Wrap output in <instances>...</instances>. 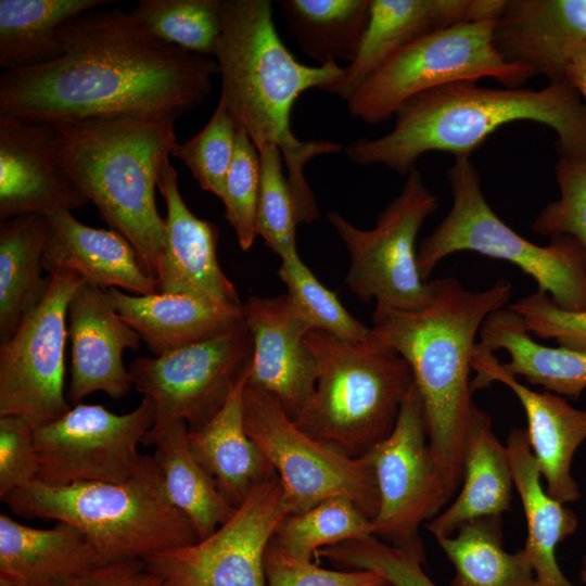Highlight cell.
Returning <instances> with one entry per match:
<instances>
[{
  "mask_svg": "<svg viewBox=\"0 0 586 586\" xmlns=\"http://www.w3.org/2000/svg\"><path fill=\"white\" fill-rule=\"evenodd\" d=\"M512 283L481 291L455 278L432 281L429 303L416 310L374 309L371 333L409 365L420 394L429 444L451 496L462 481V448L473 402L472 358L480 329L506 307Z\"/></svg>",
  "mask_w": 586,
  "mask_h": 586,
  "instance_id": "cell-3",
  "label": "cell"
},
{
  "mask_svg": "<svg viewBox=\"0 0 586 586\" xmlns=\"http://www.w3.org/2000/svg\"><path fill=\"white\" fill-rule=\"evenodd\" d=\"M316 556L337 566L377 572L390 586H437L417 558L373 535L321 548Z\"/></svg>",
  "mask_w": 586,
  "mask_h": 586,
  "instance_id": "cell-42",
  "label": "cell"
},
{
  "mask_svg": "<svg viewBox=\"0 0 586 586\" xmlns=\"http://www.w3.org/2000/svg\"><path fill=\"white\" fill-rule=\"evenodd\" d=\"M25 519L55 520L80 530L102 565L143 560L199 540L190 520L169 501L153 457L143 455L122 483L51 486L34 480L1 499Z\"/></svg>",
  "mask_w": 586,
  "mask_h": 586,
  "instance_id": "cell-6",
  "label": "cell"
},
{
  "mask_svg": "<svg viewBox=\"0 0 586 586\" xmlns=\"http://www.w3.org/2000/svg\"><path fill=\"white\" fill-rule=\"evenodd\" d=\"M157 188L166 204L164 247L155 276L157 292L242 306L233 283L217 259L218 228L189 209L169 158L163 164Z\"/></svg>",
  "mask_w": 586,
  "mask_h": 586,
  "instance_id": "cell-21",
  "label": "cell"
},
{
  "mask_svg": "<svg viewBox=\"0 0 586 586\" xmlns=\"http://www.w3.org/2000/svg\"><path fill=\"white\" fill-rule=\"evenodd\" d=\"M214 56L221 78L220 99L237 128L247 133L256 149L264 144L279 148L298 220L313 222L319 211L304 176L305 165L344 149L331 141L298 140L291 130V113L296 99L308 89L333 93L344 68L337 63L307 66L296 61L277 33L269 0H221Z\"/></svg>",
  "mask_w": 586,
  "mask_h": 586,
  "instance_id": "cell-2",
  "label": "cell"
},
{
  "mask_svg": "<svg viewBox=\"0 0 586 586\" xmlns=\"http://www.w3.org/2000/svg\"><path fill=\"white\" fill-rule=\"evenodd\" d=\"M237 131L232 116L219 98L207 124L171 152L188 166L201 189L219 199L234 156Z\"/></svg>",
  "mask_w": 586,
  "mask_h": 586,
  "instance_id": "cell-40",
  "label": "cell"
},
{
  "mask_svg": "<svg viewBox=\"0 0 586 586\" xmlns=\"http://www.w3.org/2000/svg\"><path fill=\"white\" fill-rule=\"evenodd\" d=\"M46 219L49 234L43 268L48 275L68 269L104 290L115 288L136 295L158 293L156 279L118 232L89 227L68 211L55 212Z\"/></svg>",
  "mask_w": 586,
  "mask_h": 586,
  "instance_id": "cell-24",
  "label": "cell"
},
{
  "mask_svg": "<svg viewBox=\"0 0 586 586\" xmlns=\"http://www.w3.org/2000/svg\"><path fill=\"white\" fill-rule=\"evenodd\" d=\"M289 33L319 65L352 63L367 28L370 0H280Z\"/></svg>",
  "mask_w": 586,
  "mask_h": 586,
  "instance_id": "cell-34",
  "label": "cell"
},
{
  "mask_svg": "<svg viewBox=\"0 0 586 586\" xmlns=\"http://www.w3.org/2000/svg\"><path fill=\"white\" fill-rule=\"evenodd\" d=\"M102 565L74 525L36 528L0 514V582L10 586H69Z\"/></svg>",
  "mask_w": 586,
  "mask_h": 586,
  "instance_id": "cell-25",
  "label": "cell"
},
{
  "mask_svg": "<svg viewBox=\"0 0 586 586\" xmlns=\"http://www.w3.org/2000/svg\"><path fill=\"white\" fill-rule=\"evenodd\" d=\"M72 344L71 406L94 392L124 398L132 386L123 361L125 349L140 347L139 334L117 314L106 290L84 282L68 306Z\"/></svg>",
  "mask_w": 586,
  "mask_h": 586,
  "instance_id": "cell-20",
  "label": "cell"
},
{
  "mask_svg": "<svg viewBox=\"0 0 586 586\" xmlns=\"http://www.w3.org/2000/svg\"><path fill=\"white\" fill-rule=\"evenodd\" d=\"M40 303L0 343V417L22 416L36 426L71 409L64 390L66 318L85 282L77 272L56 269Z\"/></svg>",
  "mask_w": 586,
  "mask_h": 586,
  "instance_id": "cell-14",
  "label": "cell"
},
{
  "mask_svg": "<svg viewBox=\"0 0 586 586\" xmlns=\"http://www.w3.org/2000/svg\"><path fill=\"white\" fill-rule=\"evenodd\" d=\"M378 491L379 509L372 535L425 563L419 528L450 500L432 454L420 394L410 386L392 433L366 455Z\"/></svg>",
  "mask_w": 586,
  "mask_h": 586,
  "instance_id": "cell-12",
  "label": "cell"
},
{
  "mask_svg": "<svg viewBox=\"0 0 586 586\" xmlns=\"http://www.w3.org/2000/svg\"><path fill=\"white\" fill-rule=\"evenodd\" d=\"M494 42L506 61L533 76L566 80L572 56L586 42V0H504Z\"/></svg>",
  "mask_w": 586,
  "mask_h": 586,
  "instance_id": "cell-23",
  "label": "cell"
},
{
  "mask_svg": "<svg viewBox=\"0 0 586 586\" xmlns=\"http://www.w3.org/2000/svg\"><path fill=\"white\" fill-rule=\"evenodd\" d=\"M117 314L155 357L228 333L244 324L242 306L186 294L136 295L106 289Z\"/></svg>",
  "mask_w": 586,
  "mask_h": 586,
  "instance_id": "cell-26",
  "label": "cell"
},
{
  "mask_svg": "<svg viewBox=\"0 0 586 586\" xmlns=\"http://www.w3.org/2000/svg\"><path fill=\"white\" fill-rule=\"evenodd\" d=\"M60 55L0 77V115L61 125L180 116L209 94L218 64L158 37L130 12L90 10L58 30Z\"/></svg>",
  "mask_w": 586,
  "mask_h": 586,
  "instance_id": "cell-1",
  "label": "cell"
},
{
  "mask_svg": "<svg viewBox=\"0 0 586 586\" xmlns=\"http://www.w3.org/2000/svg\"><path fill=\"white\" fill-rule=\"evenodd\" d=\"M438 208L437 198L415 167L400 193L383 209L370 230L355 227L337 212L328 219L349 253L346 284L359 301L377 308L410 311L425 306L432 281H423L417 265L416 239L425 219Z\"/></svg>",
  "mask_w": 586,
  "mask_h": 586,
  "instance_id": "cell-11",
  "label": "cell"
},
{
  "mask_svg": "<svg viewBox=\"0 0 586 586\" xmlns=\"http://www.w3.org/2000/svg\"><path fill=\"white\" fill-rule=\"evenodd\" d=\"M242 313L253 343L247 384L277 397L294 420L310 402L317 380V361L304 340L309 329L286 294L250 296Z\"/></svg>",
  "mask_w": 586,
  "mask_h": 586,
  "instance_id": "cell-18",
  "label": "cell"
},
{
  "mask_svg": "<svg viewBox=\"0 0 586 586\" xmlns=\"http://www.w3.org/2000/svg\"><path fill=\"white\" fill-rule=\"evenodd\" d=\"M221 0H140L130 14L156 37L182 50L215 55Z\"/></svg>",
  "mask_w": 586,
  "mask_h": 586,
  "instance_id": "cell-37",
  "label": "cell"
},
{
  "mask_svg": "<svg viewBox=\"0 0 586 586\" xmlns=\"http://www.w3.org/2000/svg\"><path fill=\"white\" fill-rule=\"evenodd\" d=\"M555 173L560 196L539 212L531 227L550 238L571 235L586 251V157L560 155Z\"/></svg>",
  "mask_w": 586,
  "mask_h": 586,
  "instance_id": "cell-43",
  "label": "cell"
},
{
  "mask_svg": "<svg viewBox=\"0 0 586 586\" xmlns=\"http://www.w3.org/2000/svg\"><path fill=\"white\" fill-rule=\"evenodd\" d=\"M372 536L371 520L349 499L332 497L288 514L272 538L294 558L310 561L324 547Z\"/></svg>",
  "mask_w": 586,
  "mask_h": 586,
  "instance_id": "cell-36",
  "label": "cell"
},
{
  "mask_svg": "<svg viewBox=\"0 0 586 586\" xmlns=\"http://www.w3.org/2000/svg\"><path fill=\"white\" fill-rule=\"evenodd\" d=\"M504 0H370L367 28L355 60L333 93L348 101L391 56L437 30L496 18Z\"/></svg>",
  "mask_w": 586,
  "mask_h": 586,
  "instance_id": "cell-22",
  "label": "cell"
},
{
  "mask_svg": "<svg viewBox=\"0 0 586 586\" xmlns=\"http://www.w3.org/2000/svg\"><path fill=\"white\" fill-rule=\"evenodd\" d=\"M176 118L126 115L53 125L63 171L111 230L133 246L154 278L164 247L155 189L164 162L178 144Z\"/></svg>",
  "mask_w": 586,
  "mask_h": 586,
  "instance_id": "cell-5",
  "label": "cell"
},
{
  "mask_svg": "<svg viewBox=\"0 0 586 586\" xmlns=\"http://www.w3.org/2000/svg\"><path fill=\"white\" fill-rule=\"evenodd\" d=\"M35 428L22 416L0 417V499L37 479Z\"/></svg>",
  "mask_w": 586,
  "mask_h": 586,
  "instance_id": "cell-46",
  "label": "cell"
},
{
  "mask_svg": "<svg viewBox=\"0 0 586 586\" xmlns=\"http://www.w3.org/2000/svg\"><path fill=\"white\" fill-rule=\"evenodd\" d=\"M88 203L58 161L55 127L0 115V219L47 217Z\"/></svg>",
  "mask_w": 586,
  "mask_h": 586,
  "instance_id": "cell-17",
  "label": "cell"
},
{
  "mask_svg": "<svg viewBox=\"0 0 586 586\" xmlns=\"http://www.w3.org/2000/svg\"><path fill=\"white\" fill-rule=\"evenodd\" d=\"M471 381L472 393L500 382L509 387L523 406L527 420V438L547 493L562 504L579 496L571 464L577 447L586 440V410L574 408L551 392H536L507 372L494 353L475 346Z\"/></svg>",
  "mask_w": 586,
  "mask_h": 586,
  "instance_id": "cell-19",
  "label": "cell"
},
{
  "mask_svg": "<svg viewBox=\"0 0 586 586\" xmlns=\"http://www.w3.org/2000/svg\"><path fill=\"white\" fill-rule=\"evenodd\" d=\"M260 182L256 232L280 258L296 253L298 213L288 177L283 174L282 155L275 144L257 148Z\"/></svg>",
  "mask_w": 586,
  "mask_h": 586,
  "instance_id": "cell-39",
  "label": "cell"
},
{
  "mask_svg": "<svg viewBox=\"0 0 586 586\" xmlns=\"http://www.w3.org/2000/svg\"><path fill=\"white\" fill-rule=\"evenodd\" d=\"M565 79L585 100L586 104V42L572 56L565 71Z\"/></svg>",
  "mask_w": 586,
  "mask_h": 586,
  "instance_id": "cell-48",
  "label": "cell"
},
{
  "mask_svg": "<svg viewBox=\"0 0 586 586\" xmlns=\"http://www.w3.org/2000/svg\"><path fill=\"white\" fill-rule=\"evenodd\" d=\"M48 234L43 216L22 215L0 222V343L11 337L47 292L50 275L42 271Z\"/></svg>",
  "mask_w": 586,
  "mask_h": 586,
  "instance_id": "cell-31",
  "label": "cell"
},
{
  "mask_svg": "<svg viewBox=\"0 0 586 586\" xmlns=\"http://www.w3.org/2000/svg\"><path fill=\"white\" fill-rule=\"evenodd\" d=\"M501 527V517L480 518L437 539L455 568L451 586H536L524 551L505 550Z\"/></svg>",
  "mask_w": 586,
  "mask_h": 586,
  "instance_id": "cell-35",
  "label": "cell"
},
{
  "mask_svg": "<svg viewBox=\"0 0 586 586\" xmlns=\"http://www.w3.org/2000/svg\"><path fill=\"white\" fill-rule=\"evenodd\" d=\"M250 368L251 361L221 409L203 428L189 432L193 457L235 508L256 488L278 476L244 426L243 392Z\"/></svg>",
  "mask_w": 586,
  "mask_h": 586,
  "instance_id": "cell-28",
  "label": "cell"
},
{
  "mask_svg": "<svg viewBox=\"0 0 586 586\" xmlns=\"http://www.w3.org/2000/svg\"><path fill=\"white\" fill-rule=\"evenodd\" d=\"M278 275L286 285L290 304L309 331H323L351 341L370 337L371 328L342 306L336 295L316 279L297 252L281 258Z\"/></svg>",
  "mask_w": 586,
  "mask_h": 586,
  "instance_id": "cell-38",
  "label": "cell"
},
{
  "mask_svg": "<svg viewBox=\"0 0 586 586\" xmlns=\"http://www.w3.org/2000/svg\"><path fill=\"white\" fill-rule=\"evenodd\" d=\"M513 487L507 446L493 432L491 416L473 404L462 448L461 489L426 523L428 531L441 539L469 521L501 517L511 507Z\"/></svg>",
  "mask_w": 586,
  "mask_h": 586,
  "instance_id": "cell-27",
  "label": "cell"
},
{
  "mask_svg": "<svg viewBox=\"0 0 586 586\" xmlns=\"http://www.w3.org/2000/svg\"><path fill=\"white\" fill-rule=\"evenodd\" d=\"M267 586H387L369 570L335 571L292 557L271 538L264 557Z\"/></svg>",
  "mask_w": 586,
  "mask_h": 586,
  "instance_id": "cell-44",
  "label": "cell"
},
{
  "mask_svg": "<svg viewBox=\"0 0 586 586\" xmlns=\"http://www.w3.org/2000/svg\"><path fill=\"white\" fill-rule=\"evenodd\" d=\"M479 336L481 347L508 352L510 360L502 367L515 378L573 399L586 388V354L535 342L522 317L509 306L488 315Z\"/></svg>",
  "mask_w": 586,
  "mask_h": 586,
  "instance_id": "cell-30",
  "label": "cell"
},
{
  "mask_svg": "<svg viewBox=\"0 0 586 586\" xmlns=\"http://www.w3.org/2000/svg\"><path fill=\"white\" fill-rule=\"evenodd\" d=\"M288 514L277 476L256 488L206 538L142 561L160 586H267L265 551Z\"/></svg>",
  "mask_w": 586,
  "mask_h": 586,
  "instance_id": "cell-16",
  "label": "cell"
},
{
  "mask_svg": "<svg viewBox=\"0 0 586 586\" xmlns=\"http://www.w3.org/2000/svg\"><path fill=\"white\" fill-rule=\"evenodd\" d=\"M387 586H390V585H387Z\"/></svg>",
  "mask_w": 586,
  "mask_h": 586,
  "instance_id": "cell-51",
  "label": "cell"
},
{
  "mask_svg": "<svg viewBox=\"0 0 586 586\" xmlns=\"http://www.w3.org/2000/svg\"><path fill=\"white\" fill-rule=\"evenodd\" d=\"M579 577H581L582 583L586 584V555L582 559Z\"/></svg>",
  "mask_w": 586,
  "mask_h": 586,
  "instance_id": "cell-49",
  "label": "cell"
},
{
  "mask_svg": "<svg viewBox=\"0 0 586 586\" xmlns=\"http://www.w3.org/2000/svg\"><path fill=\"white\" fill-rule=\"evenodd\" d=\"M155 407L143 397L130 412L77 404L61 418L35 428L37 480L51 486L81 482L122 483L138 470V445L153 428Z\"/></svg>",
  "mask_w": 586,
  "mask_h": 586,
  "instance_id": "cell-15",
  "label": "cell"
},
{
  "mask_svg": "<svg viewBox=\"0 0 586 586\" xmlns=\"http://www.w3.org/2000/svg\"><path fill=\"white\" fill-rule=\"evenodd\" d=\"M496 18L471 21L432 33L399 50L347 101L349 114L367 124L394 116L410 98L455 81L494 78L518 88L533 75L506 61L494 42Z\"/></svg>",
  "mask_w": 586,
  "mask_h": 586,
  "instance_id": "cell-9",
  "label": "cell"
},
{
  "mask_svg": "<svg viewBox=\"0 0 586 586\" xmlns=\"http://www.w3.org/2000/svg\"><path fill=\"white\" fill-rule=\"evenodd\" d=\"M260 182L258 151L243 129H238L232 164L228 171L221 201L225 216L233 228L243 251L252 247L257 235L256 216Z\"/></svg>",
  "mask_w": 586,
  "mask_h": 586,
  "instance_id": "cell-41",
  "label": "cell"
},
{
  "mask_svg": "<svg viewBox=\"0 0 586 586\" xmlns=\"http://www.w3.org/2000/svg\"><path fill=\"white\" fill-rule=\"evenodd\" d=\"M506 446L526 520L527 536L522 550L532 565L536 586H576L557 560L559 544L577 527L575 513L544 489L526 429H512Z\"/></svg>",
  "mask_w": 586,
  "mask_h": 586,
  "instance_id": "cell-29",
  "label": "cell"
},
{
  "mask_svg": "<svg viewBox=\"0 0 586 586\" xmlns=\"http://www.w3.org/2000/svg\"><path fill=\"white\" fill-rule=\"evenodd\" d=\"M317 361L314 395L294 419L307 435L351 458H361L393 431L413 383L407 361L373 337L339 339L309 331Z\"/></svg>",
  "mask_w": 586,
  "mask_h": 586,
  "instance_id": "cell-7",
  "label": "cell"
},
{
  "mask_svg": "<svg viewBox=\"0 0 586 586\" xmlns=\"http://www.w3.org/2000/svg\"><path fill=\"white\" fill-rule=\"evenodd\" d=\"M0 586H10V585L0 582Z\"/></svg>",
  "mask_w": 586,
  "mask_h": 586,
  "instance_id": "cell-50",
  "label": "cell"
},
{
  "mask_svg": "<svg viewBox=\"0 0 586 586\" xmlns=\"http://www.w3.org/2000/svg\"><path fill=\"white\" fill-rule=\"evenodd\" d=\"M244 426L275 468L289 514L345 497L371 521L379 509L373 468L366 456L351 458L304 433L273 395L246 385Z\"/></svg>",
  "mask_w": 586,
  "mask_h": 586,
  "instance_id": "cell-10",
  "label": "cell"
},
{
  "mask_svg": "<svg viewBox=\"0 0 586 586\" xmlns=\"http://www.w3.org/2000/svg\"><path fill=\"white\" fill-rule=\"evenodd\" d=\"M447 178L453 206L417 252L423 281L447 256L470 251L513 264L560 308L586 310V251L575 238L553 237L542 246L517 233L491 208L469 157H456Z\"/></svg>",
  "mask_w": 586,
  "mask_h": 586,
  "instance_id": "cell-8",
  "label": "cell"
},
{
  "mask_svg": "<svg viewBox=\"0 0 586 586\" xmlns=\"http://www.w3.org/2000/svg\"><path fill=\"white\" fill-rule=\"evenodd\" d=\"M509 308L522 317L532 335L586 354V310H564L539 290L511 303Z\"/></svg>",
  "mask_w": 586,
  "mask_h": 586,
  "instance_id": "cell-45",
  "label": "cell"
},
{
  "mask_svg": "<svg viewBox=\"0 0 586 586\" xmlns=\"http://www.w3.org/2000/svg\"><path fill=\"white\" fill-rule=\"evenodd\" d=\"M110 0H0V66L43 64L61 53L59 28Z\"/></svg>",
  "mask_w": 586,
  "mask_h": 586,
  "instance_id": "cell-33",
  "label": "cell"
},
{
  "mask_svg": "<svg viewBox=\"0 0 586 586\" xmlns=\"http://www.w3.org/2000/svg\"><path fill=\"white\" fill-rule=\"evenodd\" d=\"M154 446L152 457L169 501L190 520L199 539L206 538L237 508L227 501L213 477L193 457L184 421L174 422Z\"/></svg>",
  "mask_w": 586,
  "mask_h": 586,
  "instance_id": "cell-32",
  "label": "cell"
},
{
  "mask_svg": "<svg viewBox=\"0 0 586 586\" xmlns=\"http://www.w3.org/2000/svg\"><path fill=\"white\" fill-rule=\"evenodd\" d=\"M69 586H160V582L142 560H128L100 565Z\"/></svg>",
  "mask_w": 586,
  "mask_h": 586,
  "instance_id": "cell-47",
  "label": "cell"
},
{
  "mask_svg": "<svg viewBox=\"0 0 586 586\" xmlns=\"http://www.w3.org/2000/svg\"><path fill=\"white\" fill-rule=\"evenodd\" d=\"M394 116V127L384 136L344 148L347 158L407 176L428 152L469 157L498 128L519 120L551 128L560 155L586 157V104L568 80L539 90L455 81L410 98Z\"/></svg>",
  "mask_w": 586,
  "mask_h": 586,
  "instance_id": "cell-4",
  "label": "cell"
},
{
  "mask_svg": "<svg viewBox=\"0 0 586 586\" xmlns=\"http://www.w3.org/2000/svg\"><path fill=\"white\" fill-rule=\"evenodd\" d=\"M252 352V337L243 324L160 357L136 358L128 368L132 386L155 407L153 428L142 444L155 445L178 420L189 432L203 428L226 403Z\"/></svg>",
  "mask_w": 586,
  "mask_h": 586,
  "instance_id": "cell-13",
  "label": "cell"
}]
</instances>
